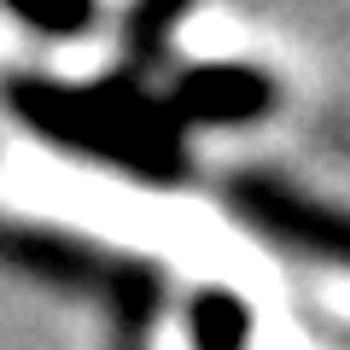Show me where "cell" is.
I'll use <instances>...</instances> for the list:
<instances>
[{"label": "cell", "mask_w": 350, "mask_h": 350, "mask_svg": "<svg viewBox=\"0 0 350 350\" xmlns=\"http://www.w3.org/2000/svg\"><path fill=\"white\" fill-rule=\"evenodd\" d=\"M262 100H269V88H262L251 70H204V76H187V82H181V94H175V105H181V111L216 117V123L262 111Z\"/></svg>", "instance_id": "obj_1"}, {"label": "cell", "mask_w": 350, "mask_h": 350, "mask_svg": "<svg viewBox=\"0 0 350 350\" xmlns=\"http://www.w3.org/2000/svg\"><path fill=\"white\" fill-rule=\"evenodd\" d=\"M18 12L29 18V24H41V29H82L88 24V0H12Z\"/></svg>", "instance_id": "obj_2"}]
</instances>
